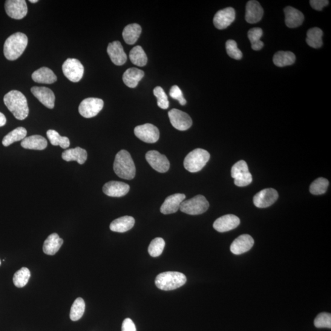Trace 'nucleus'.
Returning <instances> with one entry per match:
<instances>
[{
	"label": "nucleus",
	"instance_id": "obj_1",
	"mask_svg": "<svg viewBox=\"0 0 331 331\" xmlns=\"http://www.w3.org/2000/svg\"><path fill=\"white\" fill-rule=\"evenodd\" d=\"M4 103L16 119L25 120L29 114L27 100L18 90H11L4 97Z\"/></svg>",
	"mask_w": 331,
	"mask_h": 331
},
{
	"label": "nucleus",
	"instance_id": "obj_2",
	"mask_svg": "<svg viewBox=\"0 0 331 331\" xmlns=\"http://www.w3.org/2000/svg\"><path fill=\"white\" fill-rule=\"evenodd\" d=\"M28 37L26 34L17 32L12 34L6 40L4 44V55L6 59L10 61L18 59L27 48Z\"/></svg>",
	"mask_w": 331,
	"mask_h": 331
},
{
	"label": "nucleus",
	"instance_id": "obj_3",
	"mask_svg": "<svg viewBox=\"0 0 331 331\" xmlns=\"http://www.w3.org/2000/svg\"><path fill=\"white\" fill-rule=\"evenodd\" d=\"M114 171L117 176L131 180L136 175V167L131 155L125 150L118 152L114 163Z\"/></svg>",
	"mask_w": 331,
	"mask_h": 331
},
{
	"label": "nucleus",
	"instance_id": "obj_4",
	"mask_svg": "<svg viewBox=\"0 0 331 331\" xmlns=\"http://www.w3.org/2000/svg\"><path fill=\"white\" fill-rule=\"evenodd\" d=\"M155 282L158 289L171 291L177 289L185 285L186 277L182 273L165 272L158 275Z\"/></svg>",
	"mask_w": 331,
	"mask_h": 331
},
{
	"label": "nucleus",
	"instance_id": "obj_5",
	"mask_svg": "<svg viewBox=\"0 0 331 331\" xmlns=\"http://www.w3.org/2000/svg\"><path fill=\"white\" fill-rule=\"evenodd\" d=\"M210 157L209 152L206 150L195 149L186 155L184 160V167L189 172H197L206 166Z\"/></svg>",
	"mask_w": 331,
	"mask_h": 331
},
{
	"label": "nucleus",
	"instance_id": "obj_6",
	"mask_svg": "<svg viewBox=\"0 0 331 331\" xmlns=\"http://www.w3.org/2000/svg\"><path fill=\"white\" fill-rule=\"evenodd\" d=\"M209 203L203 195H199L184 200L180 204V211L186 214L197 215L203 214L209 209Z\"/></svg>",
	"mask_w": 331,
	"mask_h": 331
},
{
	"label": "nucleus",
	"instance_id": "obj_7",
	"mask_svg": "<svg viewBox=\"0 0 331 331\" xmlns=\"http://www.w3.org/2000/svg\"><path fill=\"white\" fill-rule=\"evenodd\" d=\"M231 176L234 178L235 185L238 186H246L252 182V176L249 172L248 165L244 160L239 161L233 165Z\"/></svg>",
	"mask_w": 331,
	"mask_h": 331
},
{
	"label": "nucleus",
	"instance_id": "obj_8",
	"mask_svg": "<svg viewBox=\"0 0 331 331\" xmlns=\"http://www.w3.org/2000/svg\"><path fill=\"white\" fill-rule=\"evenodd\" d=\"M63 73L66 78L73 82H78L84 73V68L79 60L68 59L62 66Z\"/></svg>",
	"mask_w": 331,
	"mask_h": 331
},
{
	"label": "nucleus",
	"instance_id": "obj_9",
	"mask_svg": "<svg viewBox=\"0 0 331 331\" xmlns=\"http://www.w3.org/2000/svg\"><path fill=\"white\" fill-rule=\"evenodd\" d=\"M104 102L97 98H88L80 103L79 107V114L85 118L96 117L102 110Z\"/></svg>",
	"mask_w": 331,
	"mask_h": 331
},
{
	"label": "nucleus",
	"instance_id": "obj_10",
	"mask_svg": "<svg viewBox=\"0 0 331 331\" xmlns=\"http://www.w3.org/2000/svg\"><path fill=\"white\" fill-rule=\"evenodd\" d=\"M168 116L172 125L178 130H187L192 125L193 122L191 116L178 109H171L168 112Z\"/></svg>",
	"mask_w": 331,
	"mask_h": 331
},
{
	"label": "nucleus",
	"instance_id": "obj_11",
	"mask_svg": "<svg viewBox=\"0 0 331 331\" xmlns=\"http://www.w3.org/2000/svg\"><path fill=\"white\" fill-rule=\"evenodd\" d=\"M6 13L11 18L21 20L28 13L27 3L25 0H8L5 5Z\"/></svg>",
	"mask_w": 331,
	"mask_h": 331
},
{
	"label": "nucleus",
	"instance_id": "obj_12",
	"mask_svg": "<svg viewBox=\"0 0 331 331\" xmlns=\"http://www.w3.org/2000/svg\"><path fill=\"white\" fill-rule=\"evenodd\" d=\"M134 134L141 140L146 143L157 142L160 137V131L157 126L146 123L134 128Z\"/></svg>",
	"mask_w": 331,
	"mask_h": 331
},
{
	"label": "nucleus",
	"instance_id": "obj_13",
	"mask_svg": "<svg viewBox=\"0 0 331 331\" xmlns=\"http://www.w3.org/2000/svg\"><path fill=\"white\" fill-rule=\"evenodd\" d=\"M146 160L152 168L161 173L168 171L170 163L165 155L156 151H149L146 155Z\"/></svg>",
	"mask_w": 331,
	"mask_h": 331
},
{
	"label": "nucleus",
	"instance_id": "obj_14",
	"mask_svg": "<svg viewBox=\"0 0 331 331\" xmlns=\"http://www.w3.org/2000/svg\"><path fill=\"white\" fill-rule=\"evenodd\" d=\"M278 198V192L275 189H264L255 195L253 203L258 208H266L272 206Z\"/></svg>",
	"mask_w": 331,
	"mask_h": 331
},
{
	"label": "nucleus",
	"instance_id": "obj_15",
	"mask_svg": "<svg viewBox=\"0 0 331 331\" xmlns=\"http://www.w3.org/2000/svg\"><path fill=\"white\" fill-rule=\"evenodd\" d=\"M235 12L234 8L229 7L218 11L214 17V24L218 29L228 28L234 21Z\"/></svg>",
	"mask_w": 331,
	"mask_h": 331
},
{
	"label": "nucleus",
	"instance_id": "obj_16",
	"mask_svg": "<svg viewBox=\"0 0 331 331\" xmlns=\"http://www.w3.org/2000/svg\"><path fill=\"white\" fill-rule=\"evenodd\" d=\"M240 222V219L237 216L228 214L218 218L215 221L213 226L216 231L224 232L237 228Z\"/></svg>",
	"mask_w": 331,
	"mask_h": 331
},
{
	"label": "nucleus",
	"instance_id": "obj_17",
	"mask_svg": "<svg viewBox=\"0 0 331 331\" xmlns=\"http://www.w3.org/2000/svg\"><path fill=\"white\" fill-rule=\"evenodd\" d=\"M254 245V240L249 234H243L232 242L230 250L234 255H242L249 251Z\"/></svg>",
	"mask_w": 331,
	"mask_h": 331
},
{
	"label": "nucleus",
	"instance_id": "obj_18",
	"mask_svg": "<svg viewBox=\"0 0 331 331\" xmlns=\"http://www.w3.org/2000/svg\"><path fill=\"white\" fill-rule=\"evenodd\" d=\"M31 91L45 107L51 109L54 108L56 97L50 88L45 87H33L31 88Z\"/></svg>",
	"mask_w": 331,
	"mask_h": 331
},
{
	"label": "nucleus",
	"instance_id": "obj_19",
	"mask_svg": "<svg viewBox=\"0 0 331 331\" xmlns=\"http://www.w3.org/2000/svg\"><path fill=\"white\" fill-rule=\"evenodd\" d=\"M107 52L112 63L117 66L124 65L127 60V56L119 41L109 43Z\"/></svg>",
	"mask_w": 331,
	"mask_h": 331
},
{
	"label": "nucleus",
	"instance_id": "obj_20",
	"mask_svg": "<svg viewBox=\"0 0 331 331\" xmlns=\"http://www.w3.org/2000/svg\"><path fill=\"white\" fill-rule=\"evenodd\" d=\"M130 187L124 182L110 181L103 186L104 194L111 197H122L129 191Z\"/></svg>",
	"mask_w": 331,
	"mask_h": 331
},
{
	"label": "nucleus",
	"instance_id": "obj_21",
	"mask_svg": "<svg viewBox=\"0 0 331 331\" xmlns=\"http://www.w3.org/2000/svg\"><path fill=\"white\" fill-rule=\"evenodd\" d=\"M185 195L181 194L169 196L166 198L165 202L161 207L160 212L165 215L174 214L180 209V204L185 200Z\"/></svg>",
	"mask_w": 331,
	"mask_h": 331
},
{
	"label": "nucleus",
	"instance_id": "obj_22",
	"mask_svg": "<svg viewBox=\"0 0 331 331\" xmlns=\"http://www.w3.org/2000/svg\"><path fill=\"white\" fill-rule=\"evenodd\" d=\"M264 11L260 3L251 0L246 6V20L249 24H253L260 22L263 16Z\"/></svg>",
	"mask_w": 331,
	"mask_h": 331
},
{
	"label": "nucleus",
	"instance_id": "obj_23",
	"mask_svg": "<svg viewBox=\"0 0 331 331\" xmlns=\"http://www.w3.org/2000/svg\"><path fill=\"white\" fill-rule=\"evenodd\" d=\"M284 13L286 15V24L288 27H298L304 21V14L295 8L287 7L284 9Z\"/></svg>",
	"mask_w": 331,
	"mask_h": 331
},
{
	"label": "nucleus",
	"instance_id": "obj_24",
	"mask_svg": "<svg viewBox=\"0 0 331 331\" xmlns=\"http://www.w3.org/2000/svg\"><path fill=\"white\" fill-rule=\"evenodd\" d=\"M62 157L66 162H77L79 165H83L87 159V152L85 149L77 147L76 148L66 150L63 152Z\"/></svg>",
	"mask_w": 331,
	"mask_h": 331
},
{
	"label": "nucleus",
	"instance_id": "obj_25",
	"mask_svg": "<svg viewBox=\"0 0 331 331\" xmlns=\"http://www.w3.org/2000/svg\"><path fill=\"white\" fill-rule=\"evenodd\" d=\"M63 244V240L59 237L57 233H53L49 235L46 239L43 245V252L46 255H56Z\"/></svg>",
	"mask_w": 331,
	"mask_h": 331
},
{
	"label": "nucleus",
	"instance_id": "obj_26",
	"mask_svg": "<svg viewBox=\"0 0 331 331\" xmlns=\"http://www.w3.org/2000/svg\"><path fill=\"white\" fill-rule=\"evenodd\" d=\"M31 77L34 82L45 84H52L57 80L56 75L47 67H42L34 71Z\"/></svg>",
	"mask_w": 331,
	"mask_h": 331
},
{
	"label": "nucleus",
	"instance_id": "obj_27",
	"mask_svg": "<svg viewBox=\"0 0 331 331\" xmlns=\"http://www.w3.org/2000/svg\"><path fill=\"white\" fill-rule=\"evenodd\" d=\"M21 146L26 149L42 151L48 147V141L45 138L40 135H33L26 137L22 140Z\"/></svg>",
	"mask_w": 331,
	"mask_h": 331
},
{
	"label": "nucleus",
	"instance_id": "obj_28",
	"mask_svg": "<svg viewBox=\"0 0 331 331\" xmlns=\"http://www.w3.org/2000/svg\"><path fill=\"white\" fill-rule=\"evenodd\" d=\"M144 76L143 71L136 68H129L123 75V81L127 87L135 88Z\"/></svg>",
	"mask_w": 331,
	"mask_h": 331
},
{
	"label": "nucleus",
	"instance_id": "obj_29",
	"mask_svg": "<svg viewBox=\"0 0 331 331\" xmlns=\"http://www.w3.org/2000/svg\"><path fill=\"white\" fill-rule=\"evenodd\" d=\"M134 223L135 220L133 217L131 216H124L112 221L110 224V229L114 232H125L132 228Z\"/></svg>",
	"mask_w": 331,
	"mask_h": 331
},
{
	"label": "nucleus",
	"instance_id": "obj_30",
	"mask_svg": "<svg viewBox=\"0 0 331 331\" xmlns=\"http://www.w3.org/2000/svg\"><path fill=\"white\" fill-rule=\"evenodd\" d=\"M141 31H142V28L139 24H129L126 26L123 31V39L126 44H134L139 39Z\"/></svg>",
	"mask_w": 331,
	"mask_h": 331
},
{
	"label": "nucleus",
	"instance_id": "obj_31",
	"mask_svg": "<svg viewBox=\"0 0 331 331\" xmlns=\"http://www.w3.org/2000/svg\"><path fill=\"white\" fill-rule=\"evenodd\" d=\"M295 61V55L290 51L277 52L273 58V63L278 67L292 65L294 64Z\"/></svg>",
	"mask_w": 331,
	"mask_h": 331
},
{
	"label": "nucleus",
	"instance_id": "obj_32",
	"mask_svg": "<svg viewBox=\"0 0 331 331\" xmlns=\"http://www.w3.org/2000/svg\"><path fill=\"white\" fill-rule=\"evenodd\" d=\"M323 31L320 28L314 27L310 28L307 33L306 42L310 47L318 49L323 45Z\"/></svg>",
	"mask_w": 331,
	"mask_h": 331
},
{
	"label": "nucleus",
	"instance_id": "obj_33",
	"mask_svg": "<svg viewBox=\"0 0 331 331\" xmlns=\"http://www.w3.org/2000/svg\"><path fill=\"white\" fill-rule=\"evenodd\" d=\"M27 131L24 127H18L9 132L2 140L3 145L5 147L10 146L12 144L24 140L27 137Z\"/></svg>",
	"mask_w": 331,
	"mask_h": 331
},
{
	"label": "nucleus",
	"instance_id": "obj_34",
	"mask_svg": "<svg viewBox=\"0 0 331 331\" xmlns=\"http://www.w3.org/2000/svg\"><path fill=\"white\" fill-rule=\"evenodd\" d=\"M129 59L134 65L140 67H143L148 63V57L143 48L139 45L132 49L129 53Z\"/></svg>",
	"mask_w": 331,
	"mask_h": 331
},
{
	"label": "nucleus",
	"instance_id": "obj_35",
	"mask_svg": "<svg viewBox=\"0 0 331 331\" xmlns=\"http://www.w3.org/2000/svg\"><path fill=\"white\" fill-rule=\"evenodd\" d=\"M47 136L52 145L54 146H60L62 149H67L70 146V141L69 138L66 136H61L59 132L50 129L47 131Z\"/></svg>",
	"mask_w": 331,
	"mask_h": 331
},
{
	"label": "nucleus",
	"instance_id": "obj_36",
	"mask_svg": "<svg viewBox=\"0 0 331 331\" xmlns=\"http://www.w3.org/2000/svg\"><path fill=\"white\" fill-rule=\"evenodd\" d=\"M263 31L260 28H253L248 32L249 39L251 42L252 50L258 51L263 48L264 43L260 40Z\"/></svg>",
	"mask_w": 331,
	"mask_h": 331
},
{
	"label": "nucleus",
	"instance_id": "obj_37",
	"mask_svg": "<svg viewBox=\"0 0 331 331\" xmlns=\"http://www.w3.org/2000/svg\"><path fill=\"white\" fill-rule=\"evenodd\" d=\"M85 303L81 298H78L74 301L70 311V319L72 321L79 320L85 312Z\"/></svg>",
	"mask_w": 331,
	"mask_h": 331
},
{
	"label": "nucleus",
	"instance_id": "obj_38",
	"mask_svg": "<svg viewBox=\"0 0 331 331\" xmlns=\"http://www.w3.org/2000/svg\"><path fill=\"white\" fill-rule=\"evenodd\" d=\"M30 277V270L27 267H22L14 275L13 282L14 286L17 288L24 287L28 283Z\"/></svg>",
	"mask_w": 331,
	"mask_h": 331
},
{
	"label": "nucleus",
	"instance_id": "obj_39",
	"mask_svg": "<svg viewBox=\"0 0 331 331\" xmlns=\"http://www.w3.org/2000/svg\"><path fill=\"white\" fill-rule=\"evenodd\" d=\"M329 181L326 178L320 177L313 182L310 186L311 194L315 195H323L327 191Z\"/></svg>",
	"mask_w": 331,
	"mask_h": 331
},
{
	"label": "nucleus",
	"instance_id": "obj_40",
	"mask_svg": "<svg viewBox=\"0 0 331 331\" xmlns=\"http://www.w3.org/2000/svg\"><path fill=\"white\" fill-rule=\"evenodd\" d=\"M165 247V242L163 239L157 238L150 244L148 252L152 257H158L162 254Z\"/></svg>",
	"mask_w": 331,
	"mask_h": 331
},
{
	"label": "nucleus",
	"instance_id": "obj_41",
	"mask_svg": "<svg viewBox=\"0 0 331 331\" xmlns=\"http://www.w3.org/2000/svg\"><path fill=\"white\" fill-rule=\"evenodd\" d=\"M154 94L157 99L158 107L163 109H167L169 108L168 98L163 88L159 87V86L155 87L154 90Z\"/></svg>",
	"mask_w": 331,
	"mask_h": 331
},
{
	"label": "nucleus",
	"instance_id": "obj_42",
	"mask_svg": "<svg viewBox=\"0 0 331 331\" xmlns=\"http://www.w3.org/2000/svg\"><path fill=\"white\" fill-rule=\"evenodd\" d=\"M227 54L232 59L241 60L243 58V53L238 48L237 43L234 40L229 39L226 42Z\"/></svg>",
	"mask_w": 331,
	"mask_h": 331
},
{
	"label": "nucleus",
	"instance_id": "obj_43",
	"mask_svg": "<svg viewBox=\"0 0 331 331\" xmlns=\"http://www.w3.org/2000/svg\"><path fill=\"white\" fill-rule=\"evenodd\" d=\"M315 326L317 328H331V315L323 312L316 316L314 321Z\"/></svg>",
	"mask_w": 331,
	"mask_h": 331
},
{
	"label": "nucleus",
	"instance_id": "obj_44",
	"mask_svg": "<svg viewBox=\"0 0 331 331\" xmlns=\"http://www.w3.org/2000/svg\"><path fill=\"white\" fill-rule=\"evenodd\" d=\"M169 96L174 100H176L182 106H185L186 101L184 99L182 90L177 85L172 86L169 91Z\"/></svg>",
	"mask_w": 331,
	"mask_h": 331
},
{
	"label": "nucleus",
	"instance_id": "obj_45",
	"mask_svg": "<svg viewBox=\"0 0 331 331\" xmlns=\"http://www.w3.org/2000/svg\"><path fill=\"white\" fill-rule=\"evenodd\" d=\"M310 4L314 10L321 11L324 7L329 4V2L327 0H311Z\"/></svg>",
	"mask_w": 331,
	"mask_h": 331
},
{
	"label": "nucleus",
	"instance_id": "obj_46",
	"mask_svg": "<svg viewBox=\"0 0 331 331\" xmlns=\"http://www.w3.org/2000/svg\"><path fill=\"white\" fill-rule=\"evenodd\" d=\"M122 331H137L136 326L130 318H126L123 322Z\"/></svg>",
	"mask_w": 331,
	"mask_h": 331
},
{
	"label": "nucleus",
	"instance_id": "obj_47",
	"mask_svg": "<svg viewBox=\"0 0 331 331\" xmlns=\"http://www.w3.org/2000/svg\"><path fill=\"white\" fill-rule=\"evenodd\" d=\"M6 123H7V118L4 114L0 112V127L5 126Z\"/></svg>",
	"mask_w": 331,
	"mask_h": 331
},
{
	"label": "nucleus",
	"instance_id": "obj_48",
	"mask_svg": "<svg viewBox=\"0 0 331 331\" xmlns=\"http://www.w3.org/2000/svg\"><path fill=\"white\" fill-rule=\"evenodd\" d=\"M30 2L32 3V4H36V3L38 2V0H30Z\"/></svg>",
	"mask_w": 331,
	"mask_h": 331
},
{
	"label": "nucleus",
	"instance_id": "obj_49",
	"mask_svg": "<svg viewBox=\"0 0 331 331\" xmlns=\"http://www.w3.org/2000/svg\"><path fill=\"white\" fill-rule=\"evenodd\" d=\"M2 262L1 260H0V266H1Z\"/></svg>",
	"mask_w": 331,
	"mask_h": 331
}]
</instances>
